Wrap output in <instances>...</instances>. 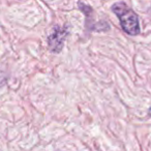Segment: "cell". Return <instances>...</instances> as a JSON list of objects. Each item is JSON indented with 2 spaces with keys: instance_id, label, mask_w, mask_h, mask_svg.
I'll use <instances>...</instances> for the list:
<instances>
[{
  "instance_id": "obj_5",
  "label": "cell",
  "mask_w": 151,
  "mask_h": 151,
  "mask_svg": "<svg viewBox=\"0 0 151 151\" xmlns=\"http://www.w3.org/2000/svg\"><path fill=\"white\" fill-rule=\"evenodd\" d=\"M6 81H7V77L5 75V73L2 70H0V88L6 83Z\"/></svg>"
},
{
  "instance_id": "obj_4",
  "label": "cell",
  "mask_w": 151,
  "mask_h": 151,
  "mask_svg": "<svg viewBox=\"0 0 151 151\" xmlns=\"http://www.w3.org/2000/svg\"><path fill=\"white\" fill-rule=\"evenodd\" d=\"M78 7H79V9H80V11L82 12L85 16H86L87 18H89L93 14L92 7L89 6V5L84 4V3H82V2H78Z\"/></svg>"
},
{
  "instance_id": "obj_6",
  "label": "cell",
  "mask_w": 151,
  "mask_h": 151,
  "mask_svg": "<svg viewBox=\"0 0 151 151\" xmlns=\"http://www.w3.org/2000/svg\"><path fill=\"white\" fill-rule=\"evenodd\" d=\"M148 115H149V116H151V107L148 109Z\"/></svg>"
},
{
  "instance_id": "obj_1",
  "label": "cell",
  "mask_w": 151,
  "mask_h": 151,
  "mask_svg": "<svg viewBox=\"0 0 151 151\" xmlns=\"http://www.w3.org/2000/svg\"><path fill=\"white\" fill-rule=\"evenodd\" d=\"M111 9L112 12L119 19L121 28L125 33L132 36L140 34L141 28L139 17L132 9H129L123 2L115 3V4L112 5Z\"/></svg>"
},
{
  "instance_id": "obj_3",
  "label": "cell",
  "mask_w": 151,
  "mask_h": 151,
  "mask_svg": "<svg viewBox=\"0 0 151 151\" xmlns=\"http://www.w3.org/2000/svg\"><path fill=\"white\" fill-rule=\"evenodd\" d=\"M86 27L90 31H96V32H105L110 30V25L105 21H101L96 24H92V25H87Z\"/></svg>"
},
{
  "instance_id": "obj_2",
  "label": "cell",
  "mask_w": 151,
  "mask_h": 151,
  "mask_svg": "<svg viewBox=\"0 0 151 151\" xmlns=\"http://www.w3.org/2000/svg\"><path fill=\"white\" fill-rule=\"evenodd\" d=\"M68 35V27H60V26H54L52 32L48 36V47L49 50L52 53L58 54L62 51L64 42Z\"/></svg>"
}]
</instances>
